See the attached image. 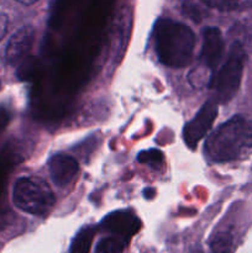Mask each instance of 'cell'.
I'll use <instances>...</instances> for the list:
<instances>
[{
    "label": "cell",
    "instance_id": "ba28073f",
    "mask_svg": "<svg viewBox=\"0 0 252 253\" xmlns=\"http://www.w3.org/2000/svg\"><path fill=\"white\" fill-rule=\"evenodd\" d=\"M35 41V30L31 26H22L10 39L5 51L6 62L11 66L21 63L31 52Z\"/></svg>",
    "mask_w": 252,
    "mask_h": 253
},
{
    "label": "cell",
    "instance_id": "3957f363",
    "mask_svg": "<svg viewBox=\"0 0 252 253\" xmlns=\"http://www.w3.org/2000/svg\"><path fill=\"white\" fill-rule=\"evenodd\" d=\"M12 200L17 209L36 216L48 214L56 202L49 185L37 177L19 178L12 189Z\"/></svg>",
    "mask_w": 252,
    "mask_h": 253
},
{
    "label": "cell",
    "instance_id": "5bb4252c",
    "mask_svg": "<svg viewBox=\"0 0 252 253\" xmlns=\"http://www.w3.org/2000/svg\"><path fill=\"white\" fill-rule=\"evenodd\" d=\"M137 161L140 163H143V165H148L150 167L160 169L162 167L163 162H165V157H163V153L160 150L151 148V150L140 152Z\"/></svg>",
    "mask_w": 252,
    "mask_h": 253
},
{
    "label": "cell",
    "instance_id": "30bf717a",
    "mask_svg": "<svg viewBox=\"0 0 252 253\" xmlns=\"http://www.w3.org/2000/svg\"><path fill=\"white\" fill-rule=\"evenodd\" d=\"M211 253H232L234 251V234L231 230H219L210 240Z\"/></svg>",
    "mask_w": 252,
    "mask_h": 253
},
{
    "label": "cell",
    "instance_id": "9a60e30c",
    "mask_svg": "<svg viewBox=\"0 0 252 253\" xmlns=\"http://www.w3.org/2000/svg\"><path fill=\"white\" fill-rule=\"evenodd\" d=\"M203 1L211 7H216V9L220 10H227L236 6L240 0H203Z\"/></svg>",
    "mask_w": 252,
    "mask_h": 253
},
{
    "label": "cell",
    "instance_id": "7c38bea8",
    "mask_svg": "<svg viewBox=\"0 0 252 253\" xmlns=\"http://www.w3.org/2000/svg\"><path fill=\"white\" fill-rule=\"evenodd\" d=\"M188 81L192 84L193 88H203L205 85H210L212 81V71L202 63V66L190 71Z\"/></svg>",
    "mask_w": 252,
    "mask_h": 253
},
{
    "label": "cell",
    "instance_id": "6da1fadb",
    "mask_svg": "<svg viewBox=\"0 0 252 253\" xmlns=\"http://www.w3.org/2000/svg\"><path fill=\"white\" fill-rule=\"evenodd\" d=\"M158 59L170 68H183L193 58L195 36L190 27L170 19H160L153 30Z\"/></svg>",
    "mask_w": 252,
    "mask_h": 253
},
{
    "label": "cell",
    "instance_id": "2e32d148",
    "mask_svg": "<svg viewBox=\"0 0 252 253\" xmlns=\"http://www.w3.org/2000/svg\"><path fill=\"white\" fill-rule=\"evenodd\" d=\"M7 25H9V17H7V15L5 12L0 11V41L6 35Z\"/></svg>",
    "mask_w": 252,
    "mask_h": 253
},
{
    "label": "cell",
    "instance_id": "52a82bcc",
    "mask_svg": "<svg viewBox=\"0 0 252 253\" xmlns=\"http://www.w3.org/2000/svg\"><path fill=\"white\" fill-rule=\"evenodd\" d=\"M224 53V39L217 27H205L203 30V46L200 59L214 73Z\"/></svg>",
    "mask_w": 252,
    "mask_h": 253
},
{
    "label": "cell",
    "instance_id": "277c9868",
    "mask_svg": "<svg viewBox=\"0 0 252 253\" xmlns=\"http://www.w3.org/2000/svg\"><path fill=\"white\" fill-rule=\"evenodd\" d=\"M246 52L240 42H234L227 58L216 76L212 77L210 86L214 89L215 100L217 103H227L236 95L240 88L246 63Z\"/></svg>",
    "mask_w": 252,
    "mask_h": 253
},
{
    "label": "cell",
    "instance_id": "8fae6325",
    "mask_svg": "<svg viewBox=\"0 0 252 253\" xmlns=\"http://www.w3.org/2000/svg\"><path fill=\"white\" fill-rule=\"evenodd\" d=\"M95 226H85L76 235L71 245L69 253H89L91 242L95 236Z\"/></svg>",
    "mask_w": 252,
    "mask_h": 253
},
{
    "label": "cell",
    "instance_id": "9c48e42d",
    "mask_svg": "<svg viewBox=\"0 0 252 253\" xmlns=\"http://www.w3.org/2000/svg\"><path fill=\"white\" fill-rule=\"evenodd\" d=\"M79 166L72 156L66 153L53 155L48 161V170L51 179L57 187L64 188L72 183L78 173Z\"/></svg>",
    "mask_w": 252,
    "mask_h": 253
},
{
    "label": "cell",
    "instance_id": "7a4b0ae2",
    "mask_svg": "<svg viewBox=\"0 0 252 253\" xmlns=\"http://www.w3.org/2000/svg\"><path fill=\"white\" fill-rule=\"evenodd\" d=\"M252 150V124L236 115L220 125L205 142V153L212 162L240 160Z\"/></svg>",
    "mask_w": 252,
    "mask_h": 253
},
{
    "label": "cell",
    "instance_id": "e0dca14e",
    "mask_svg": "<svg viewBox=\"0 0 252 253\" xmlns=\"http://www.w3.org/2000/svg\"><path fill=\"white\" fill-rule=\"evenodd\" d=\"M16 1L21 2V4H24V5H31V4H34V2H36L37 0H16Z\"/></svg>",
    "mask_w": 252,
    "mask_h": 253
},
{
    "label": "cell",
    "instance_id": "8992f818",
    "mask_svg": "<svg viewBox=\"0 0 252 253\" xmlns=\"http://www.w3.org/2000/svg\"><path fill=\"white\" fill-rule=\"evenodd\" d=\"M104 231L113 236H118L126 242L137 234L141 229V221L133 212L128 210H121L109 214L100 224Z\"/></svg>",
    "mask_w": 252,
    "mask_h": 253
},
{
    "label": "cell",
    "instance_id": "4fadbf2b",
    "mask_svg": "<svg viewBox=\"0 0 252 253\" xmlns=\"http://www.w3.org/2000/svg\"><path fill=\"white\" fill-rule=\"evenodd\" d=\"M126 241L118 236L101 239L96 245L95 253H124Z\"/></svg>",
    "mask_w": 252,
    "mask_h": 253
},
{
    "label": "cell",
    "instance_id": "5b68a950",
    "mask_svg": "<svg viewBox=\"0 0 252 253\" xmlns=\"http://www.w3.org/2000/svg\"><path fill=\"white\" fill-rule=\"evenodd\" d=\"M217 115V101L214 99L208 100L202 106L197 115L184 126L183 138L187 146L194 150L203 137L214 124Z\"/></svg>",
    "mask_w": 252,
    "mask_h": 253
}]
</instances>
